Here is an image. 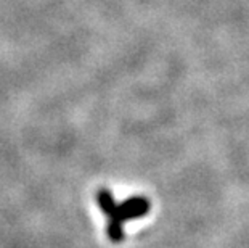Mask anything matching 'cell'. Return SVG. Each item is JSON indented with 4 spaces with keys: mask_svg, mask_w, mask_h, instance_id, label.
<instances>
[{
    "mask_svg": "<svg viewBox=\"0 0 249 248\" xmlns=\"http://www.w3.org/2000/svg\"><path fill=\"white\" fill-rule=\"evenodd\" d=\"M98 200L102 203V207L105 211L109 214V218L113 219V226L109 228V235L113 239H119V221H123V218L127 216H134V214H142L146 211V203L143 200H130L129 203L124 205V208L116 210L113 205V200H111L109 193L107 191H102L98 193Z\"/></svg>",
    "mask_w": 249,
    "mask_h": 248,
    "instance_id": "6da1fadb",
    "label": "cell"
}]
</instances>
